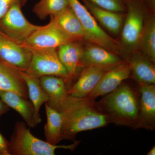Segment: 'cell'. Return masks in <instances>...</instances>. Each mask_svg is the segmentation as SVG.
Returning <instances> with one entry per match:
<instances>
[{"mask_svg": "<svg viewBox=\"0 0 155 155\" xmlns=\"http://www.w3.org/2000/svg\"><path fill=\"white\" fill-rule=\"evenodd\" d=\"M94 101L68 94L59 111L63 120L62 140L75 141L78 134L110 124L107 116L99 110Z\"/></svg>", "mask_w": 155, "mask_h": 155, "instance_id": "obj_1", "label": "cell"}, {"mask_svg": "<svg viewBox=\"0 0 155 155\" xmlns=\"http://www.w3.org/2000/svg\"><path fill=\"white\" fill-rule=\"evenodd\" d=\"M129 84L122 83L114 91L104 96L96 106L107 116L110 123L140 128V97Z\"/></svg>", "mask_w": 155, "mask_h": 155, "instance_id": "obj_2", "label": "cell"}, {"mask_svg": "<svg viewBox=\"0 0 155 155\" xmlns=\"http://www.w3.org/2000/svg\"><path fill=\"white\" fill-rule=\"evenodd\" d=\"M28 126L25 122L15 123L8 141L10 155H54L60 149L74 150L81 142L75 140L69 145L51 144L35 136Z\"/></svg>", "mask_w": 155, "mask_h": 155, "instance_id": "obj_3", "label": "cell"}, {"mask_svg": "<svg viewBox=\"0 0 155 155\" xmlns=\"http://www.w3.org/2000/svg\"><path fill=\"white\" fill-rule=\"evenodd\" d=\"M27 0H17L0 19V31L21 45L39 27L31 23L24 16L22 8Z\"/></svg>", "mask_w": 155, "mask_h": 155, "instance_id": "obj_4", "label": "cell"}, {"mask_svg": "<svg viewBox=\"0 0 155 155\" xmlns=\"http://www.w3.org/2000/svg\"><path fill=\"white\" fill-rule=\"evenodd\" d=\"M68 1L69 7L82 25L85 39L107 49L117 51V43L100 27L87 8L79 0Z\"/></svg>", "mask_w": 155, "mask_h": 155, "instance_id": "obj_5", "label": "cell"}, {"mask_svg": "<svg viewBox=\"0 0 155 155\" xmlns=\"http://www.w3.org/2000/svg\"><path fill=\"white\" fill-rule=\"evenodd\" d=\"M75 41L60 28L51 17L50 22L40 26L23 43L20 45L30 51L58 49L61 46Z\"/></svg>", "mask_w": 155, "mask_h": 155, "instance_id": "obj_6", "label": "cell"}, {"mask_svg": "<svg viewBox=\"0 0 155 155\" xmlns=\"http://www.w3.org/2000/svg\"><path fill=\"white\" fill-rule=\"evenodd\" d=\"M31 59L27 71L40 78L42 76H59L68 82L69 75L67 69L60 61L57 49H46L31 51Z\"/></svg>", "mask_w": 155, "mask_h": 155, "instance_id": "obj_7", "label": "cell"}, {"mask_svg": "<svg viewBox=\"0 0 155 155\" xmlns=\"http://www.w3.org/2000/svg\"><path fill=\"white\" fill-rule=\"evenodd\" d=\"M128 13L122 30L123 43L127 47L134 48L141 39L144 31L143 12L137 0H127Z\"/></svg>", "mask_w": 155, "mask_h": 155, "instance_id": "obj_8", "label": "cell"}, {"mask_svg": "<svg viewBox=\"0 0 155 155\" xmlns=\"http://www.w3.org/2000/svg\"><path fill=\"white\" fill-rule=\"evenodd\" d=\"M31 52L0 31V58L21 70H27Z\"/></svg>", "mask_w": 155, "mask_h": 155, "instance_id": "obj_9", "label": "cell"}, {"mask_svg": "<svg viewBox=\"0 0 155 155\" xmlns=\"http://www.w3.org/2000/svg\"><path fill=\"white\" fill-rule=\"evenodd\" d=\"M129 64L122 63L109 69L87 97L91 99L104 96L114 91L130 75Z\"/></svg>", "mask_w": 155, "mask_h": 155, "instance_id": "obj_10", "label": "cell"}, {"mask_svg": "<svg viewBox=\"0 0 155 155\" xmlns=\"http://www.w3.org/2000/svg\"><path fill=\"white\" fill-rule=\"evenodd\" d=\"M112 67H86L77 81L68 88V94L78 97H87L93 91L105 72Z\"/></svg>", "mask_w": 155, "mask_h": 155, "instance_id": "obj_11", "label": "cell"}, {"mask_svg": "<svg viewBox=\"0 0 155 155\" xmlns=\"http://www.w3.org/2000/svg\"><path fill=\"white\" fill-rule=\"evenodd\" d=\"M0 91L14 92L28 99V89L21 70L0 58Z\"/></svg>", "mask_w": 155, "mask_h": 155, "instance_id": "obj_12", "label": "cell"}, {"mask_svg": "<svg viewBox=\"0 0 155 155\" xmlns=\"http://www.w3.org/2000/svg\"><path fill=\"white\" fill-rule=\"evenodd\" d=\"M139 84L140 128L153 130L155 127V84Z\"/></svg>", "mask_w": 155, "mask_h": 155, "instance_id": "obj_13", "label": "cell"}, {"mask_svg": "<svg viewBox=\"0 0 155 155\" xmlns=\"http://www.w3.org/2000/svg\"><path fill=\"white\" fill-rule=\"evenodd\" d=\"M39 79L42 87L48 97V101L46 103L59 111L68 95L67 80L53 75L42 76Z\"/></svg>", "mask_w": 155, "mask_h": 155, "instance_id": "obj_14", "label": "cell"}, {"mask_svg": "<svg viewBox=\"0 0 155 155\" xmlns=\"http://www.w3.org/2000/svg\"><path fill=\"white\" fill-rule=\"evenodd\" d=\"M123 63L118 56L98 45H91L83 50L81 64L86 67H113Z\"/></svg>", "mask_w": 155, "mask_h": 155, "instance_id": "obj_15", "label": "cell"}, {"mask_svg": "<svg viewBox=\"0 0 155 155\" xmlns=\"http://www.w3.org/2000/svg\"><path fill=\"white\" fill-rule=\"evenodd\" d=\"M21 74L27 86L28 99L34 108L33 127H35L41 122L40 114L41 107L47 102L48 97L41 85L39 78L25 70H21Z\"/></svg>", "mask_w": 155, "mask_h": 155, "instance_id": "obj_16", "label": "cell"}, {"mask_svg": "<svg viewBox=\"0 0 155 155\" xmlns=\"http://www.w3.org/2000/svg\"><path fill=\"white\" fill-rule=\"evenodd\" d=\"M83 49L77 41H73L61 46L57 49L58 57L61 63L67 69L69 75L68 82L75 75L81 65Z\"/></svg>", "mask_w": 155, "mask_h": 155, "instance_id": "obj_17", "label": "cell"}, {"mask_svg": "<svg viewBox=\"0 0 155 155\" xmlns=\"http://www.w3.org/2000/svg\"><path fill=\"white\" fill-rule=\"evenodd\" d=\"M0 98L9 108L19 114L28 127H33L34 108L30 100L11 91H0Z\"/></svg>", "mask_w": 155, "mask_h": 155, "instance_id": "obj_18", "label": "cell"}, {"mask_svg": "<svg viewBox=\"0 0 155 155\" xmlns=\"http://www.w3.org/2000/svg\"><path fill=\"white\" fill-rule=\"evenodd\" d=\"M51 17L60 28L73 40L78 41L85 39L82 25L69 6L59 14Z\"/></svg>", "mask_w": 155, "mask_h": 155, "instance_id": "obj_19", "label": "cell"}, {"mask_svg": "<svg viewBox=\"0 0 155 155\" xmlns=\"http://www.w3.org/2000/svg\"><path fill=\"white\" fill-rule=\"evenodd\" d=\"M130 74L139 84L155 83V68L153 63L144 56L136 54L130 58Z\"/></svg>", "mask_w": 155, "mask_h": 155, "instance_id": "obj_20", "label": "cell"}, {"mask_svg": "<svg viewBox=\"0 0 155 155\" xmlns=\"http://www.w3.org/2000/svg\"><path fill=\"white\" fill-rule=\"evenodd\" d=\"M47 122L44 130L46 141L52 144H58L62 140L63 120L61 113L45 103Z\"/></svg>", "mask_w": 155, "mask_h": 155, "instance_id": "obj_21", "label": "cell"}, {"mask_svg": "<svg viewBox=\"0 0 155 155\" xmlns=\"http://www.w3.org/2000/svg\"><path fill=\"white\" fill-rule=\"evenodd\" d=\"M83 1L87 8L108 30L115 34H118L120 32L122 25L121 16L116 12L98 8L86 0Z\"/></svg>", "mask_w": 155, "mask_h": 155, "instance_id": "obj_22", "label": "cell"}, {"mask_svg": "<svg viewBox=\"0 0 155 155\" xmlns=\"http://www.w3.org/2000/svg\"><path fill=\"white\" fill-rule=\"evenodd\" d=\"M69 6L68 0H39L35 5L33 13L41 20L57 15Z\"/></svg>", "mask_w": 155, "mask_h": 155, "instance_id": "obj_23", "label": "cell"}, {"mask_svg": "<svg viewBox=\"0 0 155 155\" xmlns=\"http://www.w3.org/2000/svg\"><path fill=\"white\" fill-rule=\"evenodd\" d=\"M142 47L144 57L154 63L155 61V22L151 20L143 31Z\"/></svg>", "mask_w": 155, "mask_h": 155, "instance_id": "obj_24", "label": "cell"}, {"mask_svg": "<svg viewBox=\"0 0 155 155\" xmlns=\"http://www.w3.org/2000/svg\"><path fill=\"white\" fill-rule=\"evenodd\" d=\"M101 8L114 12L125 10L124 0H86Z\"/></svg>", "mask_w": 155, "mask_h": 155, "instance_id": "obj_25", "label": "cell"}, {"mask_svg": "<svg viewBox=\"0 0 155 155\" xmlns=\"http://www.w3.org/2000/svg\"><path fill=\"white\" fill-rule=\"evenodd\" d=\"M17 0H0V19L7 13Z\"/></svg>", "mask_w": 155, "mask_h": 155, "instance_id": "obj_26", "label": "cell"}, {"mask_svg": "<svg viewBox=\"0 0 155 155\" xmlns=\"http://www.w3.org/2000/svg\"><path fill=\"white\" fill-rule=\"evenodd\" d=\"M0 155H10L9 142L0 132Z\"/></svg>", "mask_w": 155, "mask_h": 155, "instance_id": "obj_27", "label": "cell"}, {"mask_svg": "<svg viewBox=\"0 0 155 155\" xmlns=\"http://www.w3.org/2000/svg\"><path fill=\"white\" fill-rule=\"evenodd\" d=\"M10 110V108L0 98V118L3 115Z\"/></svg>", "mask_w": 155, "mask_h": 155, "instance_id": "obj_28", "label": "cell"}, {"mask_svg": "<svg viewBox=\"0 0 155 155\" xmlns=\"http://www.w3.org/2000/svg\"><path fill=\"white\" fill-rule=\"evenodd\" d=\"M155 155V147H153L149 152L147 154V155Z\"/></svg>", "mask_w": 155, "mask_h": 155, "instance_id": "obj_29", "label": "cell"}]
</instances>
